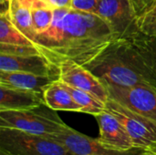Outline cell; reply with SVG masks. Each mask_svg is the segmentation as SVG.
<instances>
[{
	"label": "cell",
	"instance_id": "1",
	"mask_svg": "<svg viewBox=\"0 0 156 155\" xmlns=\"http://www.w3.org/2000/svg\"><path fill=\"white\" fill-rule=\"evenodd\" d=\"M85 67L114 85L156 87V37L142 32L119 37Z\"/></svg>",
	"mask_w": 156,
	"mask_h": 155
},
{
	"label": "cell",
	"instance_id": "2",
	"mask_svg": "<svg viewBox=\"0 0 156 155\" xmlns=\"http://www.w3.org/2000/svg\"><path fill=\"white\" fill-rule=\"evenodd\" d=\"M35 43L57 67L65 60L87 66L110 45L92 36L80 12L74 9H55L50 26L37 35Z\"/></svg>",
	"mask_w": 156,
	"mask_h": 155
},
{
	"label": "cell",
	"instance_id": "3",
	"mask_svg": "<svg viewBox=\"0 0 156 155\" xmlns=\"http://www.w3.org/2000/svg\"><path fill=\"white\" fill-rule=\"evenodd\" d=\"M65 125L56 111L45 104L30 110L0 111V128L48 136L59 132Z\"/></svg>",
	"mask_w": 156,
	"mask_h": 155
},
{
	"label": "cell",
	"instance_id": "4",
	"mask_svg": "<svg viewBox=\"0 0 156 155\" xmlns=\"http://www.w3.org/2000/svg\"><path fill=\"white\" fill-rule=\"evenodd\" d=\"M0 151L8 155H73L49 137L11 128H0Z\"/></svg>",
	"mask_w": 156,
	"mask_h": 155
},
{
	"label": "cell",
	"instance_id": "5",
	"mask_svg": "<svg viewBox=\"0 0 156 155\" xmlns=\"http://www.w3.org/2000/svg\"><path fill=\"white\" fill-rule=\"evenodd\" d=\"M105 106V110L115 116L127 130L136 149L148 152L155 148L156 122L128 109L110 98Z\"/></svg>",
	"mask_w": 156,
	"mask_h": 155
},
{
	"label": "cell",
	"instance_id": "6",
	"mask_svg": "<svg viewBox=\"0 0 156 155\" xmlns=\"http://www.w3.org/2000/svg\"><path fill=\"white\" fill-rule=\"evenodd\" d=\"M103 83L110 99L156 122V87L146 85L123 87L106 81Z\"/></svg>",
	"mask_w": 156,
	"mask_h": 155
},
{
	"label": "cell",
	"instance_id": "7",
	"mask_svg": "<svg viewBox=\"0 0 156 155\" xmlns=\"http://www.w3.org/2000/svg\"><path fill=\"white\" fill-rule=\"evenodd\" d=\"M95 13L112 26L117 38L140 32L137 26L139 13L131 0H100Z\"/></svg>",
	"mask_w": 156,
	"mask_h": 155
},
{
	"label": "cell",
	"instance_id": "8",
	"mask_svg": "<svg viewBox=\"0 0 156 155\" xmlns=\"http://www.w3.org/2000/svg\"><path fill=\"white\" fill-rule=\"evenodd\" d=\"M47 137L61 143L73 155H144L145 153V151L141 149H134L129 152L106 149L98 139L80 133L67 124L59 132Z\"/></svg>",
	"mask_w": 156,
	"mask_h": 155
},
{
	"label": "cell",
	"instance_id": "9",
	"mask_svg": "<svg viewBox=\"0 0 156 155\" xmlns=\"http://www.w3.org/2000/svg\"><path fill=\"white\" fill-rule=\"evenodd\" d=\"M58 80L91 93L104 103L109 99L103 81L85 66L73 60H65L58 65Z\"/></svg>",
	"mask_w": 156,
	"mask_h": 155
},
{
	"label": "cell",
	"instance_id": "10",
	"mask_svg": "<svg viewBox=\"0 0 156 155\" xmlns=\"http://www.w3.org/2000/svg\"><path fill=\"white\" fill-rule=\"evenodd\" d=\"M94 117L100 131L98 140L106 149L118 152L136 149L127 130L115 116L105 110Z\"/></svg>",
	"mask_w": 156,
	"mask_h": 155
},
{
	"label": "cell",
	"instance_id": "11",
	"mask_svg": "<svg viewBox=\"0 0 156 155\" xmlns=\"http://www.w3.org/2000/svg\"><path fill=\"white\" fill-rule=\"evenodd\" d=\"M0 70L58 77V67L43 55L17 56L0 53Z\"/></svg>",
	"mask_w": 156,
	"mask_h": 155
},
{
	"label": "cell",
	"instance_id": "12",
	"mask_svg": "<svg viewBox=\"0 0 156 155\" xmlns=\"http://www.w3.org/2000/svg\"><path fill=\"white\" fill-rule=\"evenodd\" d=\"M44 104L42 92L0 85V111L30 110Z\"/></svg>",
	"mask_w": 156,
	"mask_h": 155
},
{
	"label": "cell",
	"instance_id": "13",
	"mask_svg": "<svg viewBox=\"0 0 156 155\" xmlns=\"http://www.w3.org/2000/svg\"><path fill=\"white\" fill-rule=\"evenodd\" d=\"M58 79V76L0 70V85L38 92H43L47 86Z\"/></svg>",
	"mask_w": 156,
	"mask_h": 155
},
{
	"label": "cell",
	"instance_id": "14",
	"mask_svg": "<svg viewBox=\"0 0 156 155\" xmlns=\"http://www.w3.org/2000/svg\"><path fill=\"white\" fill-rule=\"evenodd\" d=\"M4 1L6 2L5 10L13 24L35 43L37 33L33 26L31 0H3L2 2Z\"/></svg>",
	"mask_w": 156,
	"mask_h": 155
},
{
	"label": "cell",
	"instance_id": "15",
	"mask_svg": "<svg viewBox=\"0 0 156 155\" xmlns=\"http://www.w3.org/2000/svg\"><path fill=\"white\" fill-rule=\"evenodd\" d=\"M44 103L54 111L81 112L80 106L73 99L69 91L58 79L43 90Z\"/></svg>",
	"mask_w": 156,
	"mask_h": 155
},
{
	"label": "cell",
	"instance_id": "16",
	"mask_svg": "<svg viewBox=\"0 0 156 155\" xmlns=\"http://www.w3.org/2000/svg\"><path fill=\"white\" fill-rule=\"evenodd\" d=\"M0 44L10 46H36L11 21L5 8L0 15Z\"/></svg>",
	"mask_w": 156,
	"mask_h": 155
},
{
	"label": "cell",
	"instance_id": "17",
	"mask_svg": "<svg viewBox=\"0 0 156 155\" xmlns=\"http://www.w3.org/2000/svg\"><path fill=\"white\" fill-rule=\"evenodd\" d=\"M80 14L89 31L96 38L110 44L117 39L112 26L101 16L90 12H80Z\"/></svg>",
	"mask_w": 156,
	"mask_h": 155
},
{
	"label": "cell",
	"instance_id": "18",
	"mask_svg": "<svg viewBox=\"0 0 156 155\" xmlns=\"http://www.w3.org/2000/svg\"><path fill=\"white\" fill-rule=\"evenodd\" d=\"M60 81V80H59ZM61 84L69 91L73 99L76 100V102L80 106L81 112L87 113L90 115H97L103 111H105L106 106L103 101H101L100 99L95 97L90 92H87L83 90L75 88L73 86H70L67 83H64L60 81Z\"/></svg>",
	"mask_w": 156,
	"mask_h": 155
},
{
	"label": "cell",
	"instance_id": "19",
	"mask_svg": "<svg viewBox=\"0 0 156 155\" xmlns=\"http://www.w3.org/2000/svg\"><path fill=\"white\" fill-rule=\"evenodd\" d=\"M31 13L37 35L46 31L50 26L54 17V9L44 0H31Z\"/></svg>",
	"mask_w": 156,
	"mask_h": 155
},
{
	"label": "cell",
	"instance_id": "20",
	"mask_svg": "<svg viewBox=\"0 0 156 155\" xmlns=\"http://www.w3.org/2000/svg\"><path fill=\"white\" fill-rule=\"evenodd\" d=\"M137 26L144 35L156 37V5H151L138 16Z\"/></svg>",
	"mask_w": 156,
	"mask_h": 155
},
{
	"label": "cell",
	"instance_id": "21",
	"mask_svg": "<svg viewBox=\"0 0 156 155\" xmlns=\"http://www.w3.org/2000/svg\"><path fill=\"white\" fill-rule=\"evenodd\" d=\"M0 53L8 55H42L35 46H10L0 44Z\"/></svg>",
	"mask_w": 156,
	"mask_h": 155
},
{
	"label": "cell",
	"instance_id": "22",
	"mask_svg": "<svg viewBox=\"0 0 156 155\" xmlns=\"http://www.w3.org/2000/svg\"><path fill=\"white\" fill-rule=\"evenodd\" d=\"M100 0H72V7L79 12H90L95 13Z\"/></svg>",
	"mask_w": 156,
	"mask_h": 155
},
{
	"label": "cell",
	"instance_id": "23",
	"mask_svg": "<svg viewBox=\"0 0 156 155\" xmlns=\"http://www.w3.org/2000/svg\"><path fill=\"white\" fill-rule=\"evenodd\" d=\"M52 9H71L72 0H44Z\"/></svg>",
	"mask_w": 156,
	"mask_h": 155
},
{
	"label": "cell",
	"instance_id": "24",
	"mask_svg": "<svg viewBox=\"0 0 156 155\" xmlns=\"http://www.w3.org/2000/svg\"><path fill=\"white\" fill-rule=\"evenodd\" d=\"M131 1L133 3L139 15L143 13L146 8H148L153 3V0H131Z\"/></svg>",
	"mask_w": 156,
	"mask_h": 155
},
{
	"label": "cell",
	"instance_id": "25",
	"mask_svg": "<svg viewBox=\"0 0 156 155\" xmlns=\"http://www.w3.org/2000/svg\"><path fill=\"white\" fill-rule=\"evenodd\" d=\"M144 155H156V147L150 150V151H148V152H145Z\"/></svg>",
	"mask_w": 156,
	"mask_h": 155
},
{
	"label": "cell",
	"instance_id": "26",
	"mask_svg": "<svg viewBox=\"0 0 156 155\" xmlns=\"http://www.w3.org/2000/svg\"><path fill=\"white\" fill-rule=\"evenodd\" d=\"M151 5H156V0H154V1H153V3H152Z\"/></svg>",
	"mask_w": 156,
	"mask_h": 155
},
{
	"label": "cell",
	"instance_id": "27",
	"mask_svg": "<svg viewBox=\"0 0 156 155\" xmlns=\"http://www.w3.org/2000/svg\"><path fill=\"white\" fill-rule=\"evenodd\" d=\"M153 1H154V0H153Z\"/></svg>",
	"mask_w": 156,
	"mask_h": 155
}]
</instances>
